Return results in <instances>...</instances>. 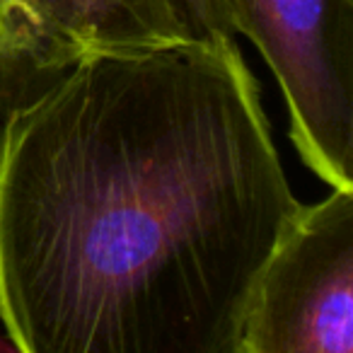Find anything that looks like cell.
I'll use <instances>...</instances> for the list:
<instances>
[{
    "instance_id": "6da1fadb",
    "label": "cell",
    "mask_w": 353,
    "mask_h": 353,
    "mask_svg": "<svg viewBox=\"0 0 353 353\" xmlns=\"http://www.w3.org/2000/svg\"><path fill=\"white\" fill-rule=\"evenodd\" d=\"M298 208L235 39L88 49L0 117V324L22 353H235Z\"/></svg>"
},
{
    "instance_id": "7a4b0ae2",
    "label": "cell",
    "mask_w": 353,
    "mask_h": 353,
    "mask_svg": "<svg viewBox=\"0 0 353 353\" xmlns=\"http://www.w3.org/2000/svg\"><path fill=\"white\" fill-rule=\"evenodd\" d=\"M237 34L259 49L303 165L353 187V0H230Z\"/></svg>"
},
{
    "instance_id": "3957f363",
    "label": "cell",
    "mask_w": 353,
    "mask_h": 353,
    "mask_svg": "<svg viewBox=\"0 0 353 353\" xmlns=\"http://www.w3.org/2000/svg\"><path fill=\"white\" fill-rule=\"evenodd\" d=\"M353 351V187L300 203L252 283L235 353Z\"/></svg>"
},
{
    "instance_id": "277c9868",
    "label": "cell",
    "mask_w": 353,
    "mask_h": 353,
    "mask_svg": "<svg viewBox=\"0 0 353 353\" xmlns=\"http://www.w3.org/2000/svg\"><path fill=\"white\" fill-rule=\"evenodd\" d=\"M39 8L75 59L88 49L196 39L176 0H39Z\"/></svg>"
},
{
    "instance_id": "5b68a950",
    "label": "cell",
    "mask_w": 353,
    "mask_h": 353,
    "mask_svg": "<svg viewBox=\"0 0 353 353\" xmlns=\"http://www.w3.org/2000/svg\"><path fill=\"white\" fill-rule=\"evenodd\" d=\"M73 61L75 56L41 12L39 0H0V117Z\"/></svg>"
},
{
    "instance_id": "8992f818",
    "label": "cell",
    "mask_w": 353,
    "mask_h": 353,
    "mask_svg": "<svg viewBox=\"0 0 353 353\" xmlns=\"http://www.w3.org/2000/svg\"><path fill=\"white\" fill-rule=\"evenodd\" d=\"M189 32L196 39L237 37V22L230 0H176Z\"/></svg>"
}]
</instances>
